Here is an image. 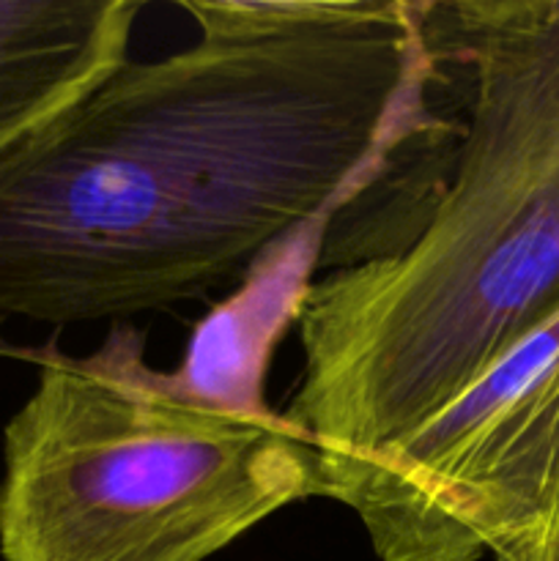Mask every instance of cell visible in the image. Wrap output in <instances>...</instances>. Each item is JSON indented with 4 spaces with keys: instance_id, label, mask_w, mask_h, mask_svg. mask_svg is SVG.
I'll list each match as a JSON object with an SVG mask.
<instances>
[{
    "instance_id": "obj_3",
    "label": "cell",
    "mask_w": 559,
    "mask_h": 561,
    "mask_svg": "<svg viewBox=\"0 0 559 561\" xmlns=\"http://www.w3.org/2000/svg\"><path fill=\"white\" fill-rule=\"evenodd\" d=\"M113 323L88 356L42 354L3 427L5 561H208L290 504L329 499L321 453L263 405L146 362Z\"/></svg>"
},
{
    "instance_id": "obj_2",
    "label": "cell",
    "mask_w": 559,
    "mask_h": 561,
    "mask_svg": "<svg viewBox=\"0 0 559 561\" xmlns=\"http://www.w3.org/2000/svg\"><path fill=\"white\" fill-rule=\"evenodd\" d=\"M420 25L460 115L398 250L301 290L283 420L327 488L425 425L559 310V0H431Z\"/></svg>"
},
{
    "instance_id": "obj_4",
    "label": "cell",
    "mask_w": 559,
    "mask_h": 561,
    "mask_svg": "<svg viewBox=\"0 0 559 561\" xmlns=\"http://www.w3.org/2000/svg\"><path fill=\"white\" fill-rule=\"evenodd\" d=\"M329 499L378 561H559V310Z\"/></svg>"
},
{
    "instance_id": "obj_1",
    "label": "cell",
    "mask_w": 559,
    "mask_h": 561,
    "mask_svg": "<svg viewBox=\"0 0 559 561\" xmlns=\"http://www.w3.org/2000/svg\"><path fill=\"white\" fill-rule=\"evenodd\" d=\"M179 9L195 44L129 58L0 151V316L124 323L201 299L442 121L420 3Z\"/></svg>"
},
{
    "instance_id": "obj_5",
    "label": "cell",
    "mask_w": 559,
    "mask_h": 561,
    "mask_svg": "<svg viewBox=\"0 0 559 561\" xmlns=\"http://www.w3.org/2000/svg\"><path fill=\"white\" fill-rule=\"evenodd\" d=\"M140 0H0V151L129 60Z\"/></svg>"
}]
</instances>
